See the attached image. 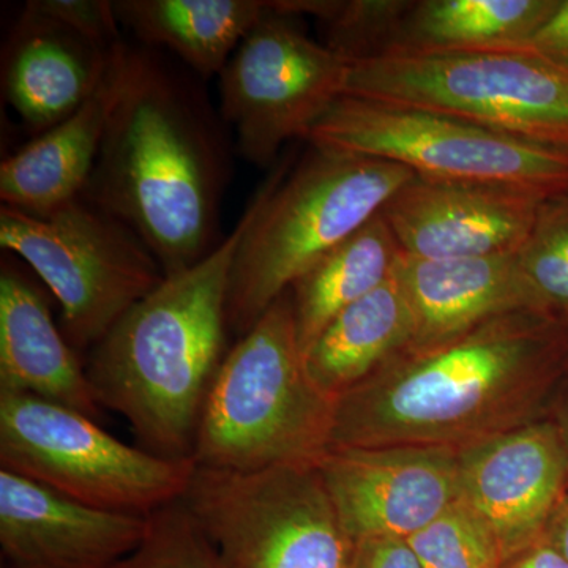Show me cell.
<instances>
[{"mask_svg": "<svg viewBox=\"0 0 568 568\" xmlns=\"http://www.w3.org/2000/svg\"><path fill=\"white\" fill-rule=\"evenodd\" d=\"M568 364V327L534 312L405 351L338 396L331 447L463 448L547 418Z\"/></svg>", "mask_w": 568, "mask_h": 568, "instance_id": "obj_1", "label": "cell"}, {"mask_svg": "<svg viewBox=\"0 0 568 568\" xmlns=\"http://www.w3.org/2000/svg\"><path fill=\"white\" fill-rule=\"evenodd\" d=\"M227 178L226 141L203 91L156 52L129 47L82 200L129 226L170 276L201 263L222 242Z\"/></svg>", "mask_w": 568, "mask_h": 568, "instance_id": "obj_2", "label": "cell"}, {"mask_svg": "<svg viewBox=\"0 0 568 568\" xmlns=\"http://www.w3.org/2000/svg\"><path fill=\"white\" fill-rule=\"evenodd\" d=\"M244 215L201 263L164 276L88 354L85 372L102 407L121 414L138 447L192 459L197 425L227 351V298Z\"/></svg>", "mask_w": 568, "mask_h": 568, "instance_id": "obj_3", "label": "cell"}, {"mask_svg": "<svg viewBox=\"0 0 568 568\" xmlns=\"http://www.w3.org/2000/svg\"><path fill=\"white\" fill-rule=\"evenodd\" d=\"M416 174L402 164L316 148L275 168L231 271L227 321L241 338L313 265L357 233Z\"/></svg>", "mask_w": 568, "mask_h": 568, "instance_id": "obj_4", "label": "cell"}, {"mask_svg": "<svg viewBox=\"0 0 568 568\" xmlns=\"http://www.w3.org/2000/svg\"><path fill=\"white\" fill-rule=\"evenodd\" d=\"M335 403L306 372L287 291L227 351L204 403L193 463L233 473L315 465L328 448Z\"/></svg>", "mask_w": 568, "mask_h": 568, "instance_id": "obj_5", "label": "cell"}, {"mask_svg": "<svg viewBox=\"0 0 568 568\" xmlns=\"http://www.w3.org/2000/svg\"><path fill=\"white\" fill-rule=\"evenodd\" d=\"M343 95L443 112L568 151V71L526 50L392 52L351 62Z\"/></svg>", "mask_w": 568, "mask_h": 568, "instance_id": "obj_6", "label": "cell"}, {"mask_svg": "<svg viewBox=\"0 0 568 568\" xmlns=\"http://www.w3.org/2000/svg\"><path fill=\"white\" fill-rule=\"evenodd\" d=\"M305 141L402 164L432 181L504 186L544 200L568 193V151L443 112L343 95Z\"/></svg>", "mask_w": 568, "mask_h": 568, "instance_id": "obj_7", "label": "cell"}, {"mask_svg": "<svg viewBox=\"0 0 568 568\" xmlns=\"http://www.w3.org/2000/svg\"><path fill=\"white\" fill-rule=\"evenodd\" d=\"M0 469L84 506L149 517L185 496L196 465L129 446L70 407L0 390Z\"/></svg>", "mask_w": 568, "mask_h": 568, "instance_id": "obj_8", "label": "cell"}, {"mask_svg": "<svg viewBox=\"0 0 568 568\" xmlns=\"http://www.w3.org/2000/svg\"><path fill=\"white\" fill-rule=\"evenodd\" d=\"M0 245L59 302L63 335L80 355L166 276L129 226L82 197L44 215L2 205Z\"/></svg>", "mask_w": 568, "mask_h": 568, "instance_id": "obj_9", "label": "cell"}, {"mask_svg": "<svg viewBox=\"0 0 568 568\" xmlns=\"http://www.w3.org/2000/svg\"><path fill=\"white\" fill-rule=\"evenodd\" d=\"M185 506L226 568H351L343 528L315 465L233 473L197 467Z\"/></svg>", "mask_w": 568, "mask_h": 568, "instance_id": "obj_10", "label": "cell"}, {"mask_svg": "<svg viewBox=\"0 0 568 568\" xmlns=\"http://www.w3.org/2000/svg\"><path fill=\"white\" fill-rule=\"evenodd\" d=\"M297 20L271 2L220 73L223 121L256 166L274 163L286 142L305 140L345 93L349 62L310 39Z\"/></svg>", "mask_w": 568, "mask_h": 568, "instance_id": "obj_11", "label": "cell"}, {"mask_svg": "<svg viewBox=\"0 0 568 568\" xmlns=\"http://www.w3.org/2000/svg\"><path fill=\"white\" fill-rule=\"evenodd\" d=\"M315 466L355 544L407 540L459 500L458 448L331 447Z\"/></svg>", "mask_w": 568, "mask_h": 568, "instance_id": "obj_12", "label": "cell"}, {"mask_svg": "<svg viewBox=\"0 0 568 568\" xmlns=\"http://www.w3.org/2000/svg\"><path fill=\"white\" fill-rule=\"evenodd\" d=\"M459 500L495 537L506 564L540 544L568 495V463L549 418L458 448Z\"/></svg>", "mask_w": 568, "mask_h": 568, "instance_id": "obj_13", "label": "cell"}, {"mask_svg": "<svg viewBox=\"0 0 568 568\" xmlns=\"http://www.w3.org/2000/svg\"><path fill=\"white\" fill-rule=\"evenodd\" d=\"M544 201L521 190L416 175L392 196L383 215L406 256L463 260L517 252Z\"/></svg>", "mask_w": 568, "mask_h": 568, "instance_id": "obj_14", "label": "cell"}, {"mask_svg": "<svg viewBox=\"0 0 568 568\" xmlns=\"http://www.w3.org/2000/svg\"><path fill=\"white\" fill-rule=\"evenodd\" d=\"M148 517L100 510L0 469V568H115Z\"/></svg>", "mask_w": 568, "mask_h": 568, "instance_id": "obj_15", "label": "cell"}, {"mask_svg": "<svg viewBox=\"0 0 568 568\" xmlns=\"http://www.w3.org/2000/svg\"><path fill=\"white\" fill-rule=\"evenodd\" d=\"M394 276L416 320L407 351L447 345L508 313L541 315L515 252L439 261L402 253Z\"/></svg>", "mask_w": 568, "mask_h": 568, "instance_id": "obj_16", "label": "cell"}, {"mask_svg": "<svg viewBox=\"0 0 568 568\" xmlns=\"http://www.w3.org/2000/svg\"><path fill=\"white\" fill-rule=\"evenodd\" d=\"M118 47H100L24 7L3 47V99L39 136L91 99Z\"/></svg>", "mask_w": 568, "mask_h": 568, "instance_id": "obj_17", "label": "cell"}, {"mask_svg": "<svg viewBox=\"0 0 568 568\" xmlns=\"http://www.w3.org/2000/svg\"><path fill=\"white\" fill-rule=\"evenodd\" d=\"M0 390L24 392L102 418L85 362L54 323L43 287L7 260L0 268Z\"/></svg>", "mask_w": 568, "mask_h": 568, "instance_id": "obj_18", "label": "cell"}, {"mask_svg": "<svg viewBox=\"0 0 568 568\" xmlns=\"http://www.w3.org/2000/svg\"><path fill=\"white\" fill-rule=\"evenodd\" d=\"M129 44L112 54L97 92L69 119L39 134L0 164V200L7 207L44 215L78 200L91 181L125 73Z\"/></svg>", "mask_w": 568, "mask_h": 568, "instance_id": "obj_19", "label": "cell"}, {"mask_svg": "<svg viewBox=\"0 0 568 568\" xmlns=\"http://www.w3.org/2000/svg\"><path fill=\"white\" fill-rule=\"evenodd\" d=\"M416 320L395 276L347 306L305 351V366L325 395L338 398L409 349Z\"/></svg>", "mask_w": 568, "mask_h": 568, "instance_id": "obj_20", "label": "cell"}, {"mask_svg": "<svg viewBox=\"0 0 568 568\" xmlns=\"http://www.w3.org/2000/svg\"><path fill=\"white\" fill-rule=\"evenodd\" d=\"M123 28L149 48L173 51L201 78L222 73L271 2L260 0H118Z\"/></svg>", "mask_w": 568, "mask_h": 568, "instance_id": "obj_21", "label": "cell"}, {"mask_svg": "<svg viewBox=\"0 0 568 568\" xmlns=\"http://www.w3.org/2000/svg\"><path fill=\"white\" fill-rule=\"evenodd\" d=\"M558 6L559 0H420L388 54L523 50Z\"/></svg>", "mask_w": 568, "mask_h": 568, "instance_id": "obj_22", "label": "cell"}, {"mask_svg": "<svg viewBox=\"0 0 568 568\" xmlns=\"http://www.w3.org/2000/svg\"><path fill=\"white\" fill-rule=\"evenodd\" d=\"M402 248L381 212L302 275L290 290L302 351L343 310L390 280Z\"/></svg>", "mask_w": 568, "mask_h": 568, "instance_id": "obj_23", "label": "cell"}, {"mask_svg": "<svg viewBox=\"0 0 568 568\" xmlns=\"http://www.w3.org/2000/svg\"><path fill=\"white\" fill-rule=\"evenodd\" d=\"M410 0H278L274 10L312 17L323 26L324 44L346 62L379 58L394 50Z\"/></svg>", "mask_w": 568, "mask_h": 568, "instance_id": "obj_24", "label": "cell"}, {"mask_svg": "<svg viewBox=\"0 0 568 568\" xmlns=\"http://www.w3.org/2000/svg\"><path fill=\"white\" fill-rule=\"evenodd\" d=\"M517 260L541 315L568 327V193L538 209Z\"/></svg>", "mask_w": 568, "mask_h": 568, "instance_id": "obj_25", "label": "cell"}, {"mask_svg": "<svg viewBox=\"0 0 568 568\" xmlns=\"http://www.w3.org/2000/svg\"><path fill=\"white\" fill-rule=\"evenodd\" d=\"M424 568H506L495 537L458 500L439 518L407 538Z\"/></svg>", "mask_w": 568, "mask_h": 568, "instance_id": "obj_26", "label": "cell"}, {"mask_svg": "<svg viewBox=\"0 0 568 568\" xmlns=\"http://www.w3.org/2000/svg\"><path fill=\"white\" fill-rule=\"evenodd\" d=\"M115 568H226L183 500L148 517L144 540Z\"/></svg>", "mask_w": 568, "mask_h": 568, "instance_id": "obj_27", "label": "cell"}, {"mask_svg": "<svg viewBox=\"0 0 568 568\" xmlns=\"http://www.w3.org/2000/svg\"><path fill=\"white\" fill-rule=\"evenodd\" d=\"M24 7L100 47L122 43L121 22L111 0H31Z\"/></svg>", "mask_w": 568, "mask_h": 568, "instance_id": "obj_28", "label": "cell"}, {"mask_svg": "<svg viewBox=\"0 0 568 568\" xmlns=\"http://www.w3.org/2000/svg\"><path fill=\"white\" fill-rule=\"evenodd\" d=\"M351 568H424L405 538L357 541Z\"/></svg>", "mask_w": 568, "mask_h": 568, "instance_id": "obj_29", "label": "cell"}, {"mask_svg": "<svg viewBox=\"0 0 568 568\" xmlns=\"http://www.w3.org/2000/svg\"><path fill=\"white\" fill-rule=\"evenodd\" d=\"M523 50L568 71V0H559L558 9Z\"/></svg>", "mask_w": 568, "mask_h": 568, "instance_id": "obj_30", "label": "cell"}, {"mask_svg": "<svg viewBox=\"0 0 568 568\" xmlns=\"http://www.w3.org/2000/svg\"><path fill=\"white\" fill-rule=\"evenodd\" d=\"M547 418L558 429L559 439L562 443L568 463V364L562 376L559 377L558 384H556L551 399H549Z\"/></svg>", "mask_w": 568, "mask_h": 568, "instance_id": "obj_31", "label": "cell"}, {"mask_svg": "<svg viewBox=\"0 0 568 568\" xmlns=\"http://www.w3.org/2000/svg\"><path fill=\"white\" fill-rule=\"evenodd\" d=\"M506 568H568V562L544 540L521 552Z\"/></svg>", "mask_w": 568, "mask_h": 568, "instance_id": "obj_32", "label": "cell"}, {"mask_svg": "<svg viewBox=\"0 0 568 568\" xmlns=\"http://www.w3.org/2000/svg\"><path fill=\"white\" fill-rule=\"evenodd\" d=\"M544 541L568 562V495L549 519Z\"/></svg>", "mask_w": 568, "mask_h": 568, "instance_id": "obj_33", "label": "cell"}]
</instances>
